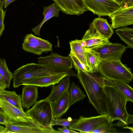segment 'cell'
Segmentation results:
<instances>
[{
  "instance_id": "cell-1",
  "label": "cell",
  "mask_w": 133,
  "mask_h": 133,
  "mask_svg": "<svg viewBox=\"0 0 133 133\" xmlns=\"http://www.w3.org/2000/svg\"><path fill=\"white\" fill-rule=\"evenodd\" d=\"M103 78L105 114L109 117L110 122L119 120L115 125L120 126L127 125L129 114L126 109L127 98L112 81L103 77Z\"/></svg>"
},
{
  "instance_id": "cell-2",
  "label": "cell",
  "mask_w": 133,
  "mask_h": 133,
  "mask_svg": "<svg viewBox=\"0 0 133 133\" xmlns=\"http://www.w3.org/2000/svg\"><path fill=\"white\" fill-rule=\"evenodd\" d=\"M77 71V77L86 93L89 102L98 114H105L103 77L81 69Z\"/></svg>"
},
{
  "instance_id": "cell-3",
  "label": "cell",
  "mask_w": 133,
  "mask_h": 133,
  "mask_svg": "<svg viewBox=\"0 0 133 133\" xmlns=\"http://www.w3.org/2000/svg\"><path fill=\"white\" fill-rule=\"evenodd\" d=\"M63 72L68 73L72 76L77 77V74L72 70L66 71L51 68L38 63H28L19 67L14 71L13 87L16 88L23 85L28 80L34 78Z\"/></svg>"
},
{
  "instance_id": "cell-4",
  "label": "cell",
  "mask_w": 133,
  "mask_h": 133,
  "mask_svg": "<svg viewBox=\"0 0 133 133\" xmlns=\"http://www.w3.org/2000/svg\"><path fill=\"white\" fill-rule=\"evenodd\" d=\"M131 70L123 64L120 59L104 61L98 68V71L102 77L112 81H121L128 84L133 78Z\"/></svg>"
},
{
  "instance_id": "cell-5",
  "label": "cell",
  "mask_w": 133,
  "mask_h": 133,
  "mask_svg": "<svg viewBox=\"0 0 133 133\" xmlns=\"http://www.w3.org/2000/svg\"><path fill=\"white\" fill-rule=\"evenodd\" d=\"M51 102L46 98L36 101L25 112L40 125L44 127H52L54 118Z\"/></svg>"
},
{
  "instance_id": "cell-6",
  "label": "cell",
  "mask_w": 133,
  "mask_h": 133,
  "mask_svg": "<svg viewBox=\"0 0 133 133\" xmlns=\"http://www.w3.org/2000/svg\"><path fill=\"white\" fill-rule=\"evenodd\" d=\"M7 133H61L52 127H44L33 119L20 121L9 120L5 125Z\"/></svg>"
},
{
  "instance_id": "cell-7",
  "label": "cell",
  "mask_w": 133,
  "mask_h": 133,
  "mask_svg": "<svg viewBox=\"0 0 133 133\" xmlns=\"http://www.w3.org/2000/svg\"><path fill=\"white\" fill-rule=\"evenodd\" d=\"M86 10L101 17L109 16L122 7L112 0H83Z\"/></svg>"
},
{
  "instance_id": "cell-8",
  "label": "cell",
  "mask_w": 133,
  "mask_h": 133,
  "mask_svg": "<svg viewBox=\"0 0 133 133\" xmlns=\"http://www.w3.org/2000/svg\"><path fill=\"white\" fill-rule=\"evenodd\" d=\"M109 122V118L105 114L89 117L81 116L69 128L79 131L80 133H91L97 128Z\"/></svg>"
},
{
  "instance_id": "cell-9",
  "label": "cell",
  "mask_w": 133,
  "mask_h": 133,
  "mask_svg": "<svg viewBox=\"0 0 133 133\" xmlns=\"http://www.w3.org/2000/svg\"><path fill=\"white\" fill-rule=\"evenodd\" d=\"M37 59L38 64L51 68L66 71L72 69V61L69 56H63L52 52L47 56L40 57Z\"/></svg>"
},
{
  "instance_id": "cell-10",
  "label": "cell",
  "mask_w": 133,
  "mask_h": 133,
  "mask_svg": "<svg viewBox=\"0 0 133 133\" xmlns=\"http://www.w3.org/2000/svg\"><path fill=\"white\" fill-rule=\"evenodd\" d=\"M81 44L83 48L94 50L111 43L109 39L101 35L94 28L90 27L85 32Z\"/></svg>"
},
{
  "instance_id": "cell-11",
  "label": "cell",
  "mask_w": 133,
  "mask_h": 133,
  "mask_svg": "<svg viewBox=\"0 0 133 133\" xmlns=\"http://www.w3.org/2000/svg\"><path fill=\"white\" fill-rule=\"evenodd\" d=\"M111 19L113 29L133 24V6L122 7L109 16Z\"/></svg>"
},
{
  "instance_id": "cell-12",
  "label": "cell",
  "mask_w": 133,
  "mask_h": 133,
  "mask_svg": "<svg viewBox=\"0 0 133 133\" xmlns=\"http://www.w3.org/2000/svg\"><path fill=\"white\" fill-rule=\"evenodd\" d=\"M127 47L120 43H111L95 50L103 60L120 59Z\"/></svg>"
},
{
  "instance_id": "cell-13",
  "label": "cell",
  "mask_w": 133,
  "mask_h": 133,
  "mask_svg": "<svg viewBox=\"0 0 133 133\" xmlns=\"http://www.w3.org/2000/svg\"><path fill=\"white\" fill-rule=\"evenodd\" d=\"M62 12L66 14L80 15L87 11L83 0H53Z\"/></svg>"
},
{
  "instance_id": "cell-14",
  "label": "cell",
  "mask_w": 133,
  "mask_h": 133,
  "mask_svg": "<svg viewBox=\"0 0 133 133\" xmlns=\"http://www.w3.org/2000/svg\"><path fill=\"white\" fill-rule=\"evenodd\" d=\"M67 75L71 76L69 73L63 72L34 78L28 80L23 85H31L41 87H47L58 83L64 77Z\"/></svg>"
},
{
  "instance_id": "cell-15",
  "label": "cell",
  "mask_w": 133,
  "mask_h": 133,
  "mask_svg": "<svg viewBox=\"0 0 133 133\" xmlns=\"http://www.w3.org/2000/svg\"><path fill=\"white\" fill-rule=\"evenodd\" d=\"M70 95L67 90L55 100L51 101V104L54 119L60 118L68 109Z\"/></svg>"
},
{
  "instance_id": "cell-16",
  "label": "cell",
  "mask_w": 133,
  "mask_h": 133,
  "mask_svg": "<svg viewBox=\"0 0 133 133\" xmlns=\"http://www.w3.org/2000/svg\"><path fill=\"white\" fill-rule=\"evenodd\" d=\"M0 104L3 112L8 117L9 120L20 121L32 119L24 111L21 110L15 107L0 98Z\"/></svg>"
},
{
  "instance_id": "cell-17",
  "label": "cell",
  "mask_w": 133,
  "mask_h": 133,
  "mask_svg": "<svg viewBox=\"0 0 133 133\" xmlns=\"http://www.w3.org/2000/svg\"><path fill=\"white\" fill-rule=\"evenodd\" d=\"M38 87L31 85H24L21 97L22 107L29 109L37 101L38 98Z\"/></svg>"
},
{
  "instance_id": "cell-18",
  "label": "cell",
  "mask_w": 133,
  "mask_h": 133,
  "mask_svg": "<svg viewBox=\"0 0 133 133\" xmlns=\"http://www.w3.org/2000/svg\"><path fill=\"white\" fill-rule=\"evenodd\" d=\"M89 26L96 29L101 35L108 39L114 32L111 25L108 23L107 19L99 16L95 18Z\"/></svg>"
},
{
  "instance_id": "cell-19",
  "label": "cell",
  "mask_w": 133,
  "mask_h": 133,
  "mask_svg": "<svg viewBox=\"0 0 133 133\" xmlns=\"http://www.w3.org/2000/svg\"><path fill=\"white\" fill-rule=\"evenodd\" d=\"M60 9L54 3L47 6L44 7L43 15H44V19L37 26L33 28L32 31L35 35L40 36V31L43 24L51 18L55 17H58Z\"/></svg>"
},
{
  "instance_id": "cell-20",
  "label": "cell",
  "mask_w": 133,
  "mask_h": 133,
  "mask_svg": "<svg viewBox=\"0 0 133 133\" xmlns=\"http://www.w3.org/2000/svg\"><path fill=\"white\" fill-rule=\"evenodd\" d=\"M83 48L87 63L90 69V72H98L99 65L103 61L99 53L92 49Z\"/></svg>"
},
{
  "instance_id": "cell-21",
  "label": "cell",
  "mask_w": 133,
  "mask_h": 133,
  "mask_svg": "<svg viewBox=\"0 0 133 133\" xmlns=\"http://www.w3.org/2000/svg\"><path fill=\"white\" fill-rule=\"evenodd\" d=\"M70 77L69 75L65 76L59 84L53 85L50 95L46 98L51 101H54L66 90H68L70 86Z\"/></svg>"
},
{
  "instance_id": "cell-22",
  "label": "cell",
  "mask_w": 133,
  "mask_h": 133,
  "mask_svg": "<svg viewBox=\"0 0 133 133\" xmlns=\"http://www.w3.org/2000/svg\"><path fill=\"white\" fill-rule=\"evenodd\" d=\"M0 98L9 103L24 111L23 108L21 97L17 94L15 91H10L5 89L0 90Z\"/></svg>"
},
{
  "instance_id": "cell-23",
  "label": "cell",
  "mask_w": 133,
  "mask_h": 133,
  "mask_svg": "<svg viewBox=\"0 0 133 133\" xmlns=\"http://www.w3.org/2000/svg\"><path fill=\"white\" fill-rule=\"evenodd\" d=\"M23 42H30L35 45L44 52L52 50V45L49 41L36 36L32 33L26 35Z\"/></svg>"
},
{
  "instance_id": "cell-24",
  "label": "cell",
  "mask_w": 133,
  "mask_h": 133,
  "mask_svg": "<svg viewBox=\"0 0 133 133\" xmlns=\"http://www.w3.org/2000/svg\"><path fill=\"white\" fill-rule=\"evenodd\" d=\"M69 44L71 49L70 52L73 54L90 71V68L87 63L84 49L81 44V40L72 41L69 42Z\"/></svg>"
},
{
  "instance_id": "cell-25",
  "label": "cell",
  "mask_w": 133,
  "mask_h": 133,
  "mask_svg": "<svg viewBox=\"0 0 133 133\" xmlns=\"http://www.w3.org/2000/svg\"><path fill=\"white\" fill-rule=\"evenodd\" d=\"M116 32L121 40L127 45V48H133V29L125 27L117 29Z\"/></svg>"
},
{
  "instance_id": "cell-26",
  "label": "cell",
  "mask_w": 133,
  "mask_h": 133,
  "mask_svg": "<svg viewBox=\"0 0 133 133\" xmlns=\"http://www.w3.org/2000/svg\"><path fill=\"white\" fill-rule=\"evenodd\" d=\"M69 88V107L77 101L83 100L86 97V95L84 92L73 82L70 86Z\"/></svg>"
},
{
  "instance_id": "cell-27",
  "label": "cell",
  "mask_w": 133,
  "mask_h": 133,
  "mask_svg": "<svg viewBox=\"0 0 133 133\" xmlns=\"http://www.w3.org/2000/svg\"><path fill=\"white\" fill-rule=\"evenodd\" d=\"M0 75L6 87L9 88L11 80L13 78L14 74L9 70L5 60L0 58Z\"/></svg>"
},
{
  "instance_id": "cell-28",
  "label": "cell",
  "mask_w": 133,
  "mask_h": 133,
  "mask_svg": "<svg viewBox=\"0 0 133 133\" xmlns=\"http://www.w3.org/2000/svg\"><path fill=\"white\" fill-rule=\"evenodd\" d=\"M118 89L124 95L128 101L133 102V89L128 83L118 81H112Z\"/></svg>"
},
{
  "instance_id": "cell-29",
  "label": "cell",
  "mask_w": 133,
  "mask_h": 133,
  "mask_svg": "<svg viewBox=\"0 0 133 133\" xmlns=\"http://www.w3.org/2000/svg\"><path fill=\"white\" fill-rule=\"evenodd\" d=\"M113 122H109L106 123L92 130L91 133H116L117 129L114 127L115 125Z\"/></svg>"
},
{
  "instance_id": "cell-30",
  "label": "cell",
  "mask_w": 133,
  "mask_h": 133,
  "mask_svg": "<svg viewBox=\"0 0 133 133\" xmlns=\"http://www.w3.org/2000/svg\"><path fill=\"white\" fill-rule=\"evenodd\" d=\"M22 49L25 51L38 55H41L44 51L35 45L31 43L24 42Z\"/></svg>"
},
{
  "instance_id": "cell-31",
  "label": "cell",
  "mask_w": 133,
  "mask_h": 133,
  "mask_svg": "<svg viewBox=\"0 0 133 133\" xmlns=\"http://www.w3.org/2000/svg\"><path fill=\"white\" fill-rule=\"evenodd\" d=\"M77 119H72L70 117L66 118L54 119L52 123V126L55 125H58L69 127Z\"/></svg>"
},
{
  "instance_id": "cell-32",
  "label": "cell",
  "mask_w": 133,
  "mask_h": 133,
  "mask_svg": "<svg viewBox=\"0 0 133 133\" xmlns=\"http://www.w3.org/2000/svg\"><path fill=\"white\" fill-rule=\"evenodd\" d=\"M71 58L74 68L77 71L79 69L90 72V70L83 64L81 63L72 53L70 52L68 55Z\"/></svg>"
},
{
  "instance_id": "cell-33",
  "label": "cell",
  "mask_w": 133,
  "mask_h": 133,
  "mask_svg": "<svg viewBox=\"0 0 133 133\" xmlns=\"http://www.w3.org/2000/svg\"><path fill=\"white\" fill-rule=\"evenodd\" d=\"M6 11V10L5 11L3 10V6L0 8V37L5 28L4 20Z\"/></svg>"
},
{
  "instance_id": "cell-34",
  "label": "cell",
  "mask_w": 133,
  "mask_h": 133,
  "mask_svg": "<svg viewBox=\"0 0 133 133\" xmlns=\"http://www.w3.org/2000/svg\"><path fill=\"white\" fill-rule=\"evenodd\" d=\"M9 121L7 116L3 111H0V124L5 125Z\"/></svg>"
},
{
  "instance_id": "cell-35",
  "label": "cell",
  "mask_w": 133,
  "mask_h": 133,
  "mask_svg": "<svg viewBox=\"0 0 133 133\" xmlns=\"http://www.w3.org/2000/svg\"><path fill=\"white\" fill-rule=\"evenodd\" d=\"M58 130L61 133H77L80 132H77L70 129H69L67 127L65 126H63V127L61 128H58Z\"/></svg>"
},
{
  "instance_id": "cell-36",
  "label": "cell",
  "mask_w": 133,
  "mask_h": 133,
  "mask_svg": "<svg viewBox=\"0 0 133 133\" xmlns=\"http://www.w3.org/2000/svg\"><path fill=\"white\" fill-rule=\"evenodd\" d=\"M121 5L124 8L133 6V0H124Z\"/></svg>"
},
{
  "instance_id": "cell-37",
  "label": "cell",
  "mask_w": 133,
  "mask_h": 133,
  "mask_svg": "<svg viewBox=\"0 0 133 133\" xmlns=\"http://www.w3.org/2000/svg\"><path fill=\"white\" fill-rule=\"evenodd\" d=\"M17 0H3L4 8H5L10 3Z\"/></svg>"
},
{
  "instance_id": "cell-38",
  "label": "cell",
  "mask_w": 133,
  "mask_h": 133,
  "mask_svg": "<svg viewBox=\"0 0 133 133\" xmlns=\"http://www.w3.org/2000/svg\"><path fill=\"white\" fill-rule=\"evenodd\" d=\"M0 133H7V130L5 127L0 125Z\"/></svg>"
},
{
  "instance_id": "cell-39",
  "label": "cell",
  "mask_w": 133,
  "mask_h": 133,
  "mask_svg": "<svg viewBox=\"0 0 133 133\" xmlns=\"http://www.w3.org/2000/svg\"><path fill=\"white\" fill-rule=\"evenodd\" d=\"M133 117L132 115L129 114L127 121L128 124L133 123Z\"/></svg>"
},
{
  "instance_id": "cell-40",
  "label": "cell",
  "mask_w": 133,
  "mask_h": 133,
  "mask_svg": "<svg viewBox=\"0 0 133 133\" xmlns=\"http://www.w3.org/2000/svg\"><path fill=\"white\" fill-rule=\"evenodd\" d=\"M124 128H126L127 129H128L130 130L131 131L132 133H133V127H128V126H126L125 127H123Z\"/></svg>"
},
{
  "instance_id": "cell-41",
  "label": "cell",
  "mask_w": 133,
  "mask_h": 133,
  "mask_svg": "<svg viewBox=\"0 0 133 133\" xmlns=\"http://www.w3.org/2000/svg\"><path fill=\"white\" fill-rule=\"evenodd\" d=\"M119 4L121 5L122 4L124 0H115Z\"/></svg>"
},
{
  "instance_id": "cell-42",
  "label": "cell",
  "mask_w": 133,
  "mask_h": 133,
  "mask_svg": "<svg viewBox=\"0 0 133 133\" xmlns=\"http://www.w3.org/2000/svg\"><path fill=\"white\" fill-rule=\"evenodd\" d=\"M4 5V2L3 1L0 0V8L2 6H3Z\"/></svg>"
},
{
  "instance_id": "cell-43",
  "label": "cell",
  "mask_w": 133,
  "mask_h": 133,
  "mask_svg": "<svg viewBox=\"0 0 133 133\" xmlns=\"http://www.w3.org/2000/svg\"><path fill=\"white\" fill-rule=\"evenodd\" d=\"M0 111H3V110H2V108L1 105H0Z\"/></svg>"
},
{
  "instance_id": "cell-44",
  "label": "cell",
  "mask_w": 133,
  "mask_h": 133,
  "mask_svg": "<svg viewBox=\"0 0 133 133\" xmlns=\"http://www.w3.org/2000/svg\"><path fill=\"white\" fill-rule=\"evenodd\" d=\"M112 0L114 1H115V0Z\"/></svg>"
}]
</instances>
